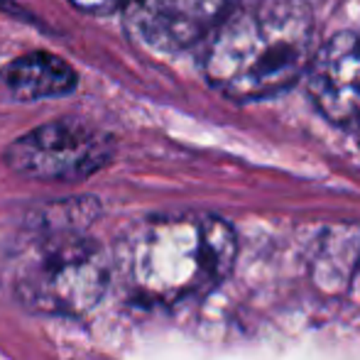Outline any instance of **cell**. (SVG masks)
Here are the masks:
<instances>
[{
  "label": "cell",
  "mask_w": 360,
  "mask_h": 360,
  "mask_svg": "<svg viewBox=\"0 0 360 360\" xmlns=\"http://www.w3.org/2000/svg\"><path fill=\"white\" fill-rule=\"evenodd\" d=\"M204 74L223 96L260 101L287 91L314 54V15L302 0L236 5L211 30Z\"/></svg>",
  "instance_id": "cell-1"
},
{
  "label": "cell",
  "mask_w": 360,
  "mask_h": 360,
  "mask_svg": "<svg viewBox=\"0 0 360 360\" xmlns=\"http://www.w3.org/2000/svg\"><path fill=\"white\" fill-rule=\"evenodd\" d=\"M231 223L209 214L162 216L140 223L125 243L135 297L172 307L214 289L236 262Z\"/></svg>",
  "instance_id": "cell-2"
},
{
  "label": "cell",
  "mask_w": 360,
  "mask_h": 360,
  "mask_svg": "<svg viewBox=\"0 0 360 360\" xmlns=\"http://www.w3.org/2000/svg\"><path fill=\"white\" fill-rule=\"evenodd\" d=\"M110 267L96 240L79 228H39L15 270V294L34 314L79 316L101 302Z\"/></svg>",
  "instance_id": "cell-3"
},
{
  "label": "cell",
  "mask_w": 360,
  "mask_h": 360,
  "mask_svg": "<svg viewBox=\"0 0 360 360\" xmlns=\"http://www.w3.org/2000/svg\"><path fill=\"white\" fill-rule=\"evenodd\" d=\"M115 155L108 133L81 120H52L25 133L5 150V165L37 181H79L101 172Z\"/></svg>",
  "instance_id": "cell-4"
},
{
  "label": "cell",
  "mask_w": 360,
  "mask_h": 360,
  "mask_svg": "<svg viewBox=\"0 0 360 360\" xmlns=\"http://www.w3.org/2000/svg\"><path fill=\"white\" fill-rule=\"evenodd\" d=\"M240 0H128V22L145 44L176 52L206 39Z\"/></svg>",
  "instance_id": "cell-5"
},
{
  "label": "cell",
  "mask_w": 360,
  "mask_h": 360,
  "mask_svg": "<svg viewBox=\"0 0 360 360\" xmlns=\"http://www.w3.org/2000/svg\"><path fill=\"white\" fill-rule=\"evenodd\" d=\"M307 89L331 123L360 128V32L333 34L311 54Z\"/></svg>",
  "instance_id": "cell-6"
},
{
  "label": "cell",
  "mask_w": 360,
  "mask_h": 360,
  "mask_svg": "<svg viewBox=\"0 0 360 360\" xmlns=\"http://www.w3.org/2000/svg\"><path fill=\"white\" fill-rule=\"evenodd\" d=\"M0 81L18 101H44L72 94L79 84L74 67L49 52L18 57L0 72Z\"/></svg>",
  "instance_id": "cell-7"
},
{
  "label": "cell",
  "mask_w": 360,
  "mask_h": 360,
  "mask_svg": "<svg viewBox=\"0 0 360 360\" xmlns=\"http://www.w3.org/2000/svg\"><path fill=\"white\" fill-rule=\"evenodd\" d=\"M74 8L84 10V13H94V15H105L113 13V10L123 8L128 0H69Z\"/></svg>",
  "instance_id": "cell-8"
}]
</instances>
